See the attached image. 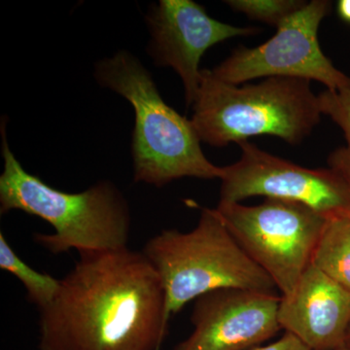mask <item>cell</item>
I'll return each mask as SVG.
<instances>
[{
	"instance_id": "obj_2",
	"label": "cell",
	"mask_w": 350,
	"mask_h": 350,
	"mask_svg": "<svg viewBox=\"0 0 350 350\" xmlns=\"http://www.w3.org/2000/svg\"><path fill=\"white\" fill-rule=\"evenodd\" d=\"M5 133L2 122L4 170L0 175V213L17 209L49 223L55 232H38L34 241L52 254L129 247L130 206L114 183L100 181L75 194L51 187L22 167L9 147Z\"/></svg>"
},
{
	"instance_id": "obj_5",
	"label": "cell",
	"mask_w": 350,
	"mask_h": 350,
	"mask_svg": "<svg viewBox=\"0 0 350 350\" xmlns=\"http://www.w3.org/2000/svg\"><path fill=\"white\" fill-rule=\"evenodd\" d=\"M142 253L160 276L169 320L189 301L214 290L275 293V282L244 252L215 208L202 209L192 231L163 230Z\"/></svg>"
},
{
	"instance_id": "obj_9",
	"label": "cell",
	"mask_w": 350,
	"mask_h": 350,
	"mask_svg": "<svg viewBox=\"0 0 350 350\" xmlns=\"http://www.w3.org/2000/svg\"><path fill=\"white\" fill-rule=\"evenodd\" d=\"M151 33L148 53L156 66L172 68L181 78L187 107L194 105L209 48L228 39L256 36L261 29L234 27L213 19L192 0H161L147 15Z\"/></svg>"
},
{
	"instance_id": "obj_10",
	"label": "cell",
	"mask_w": 350,
	"mask_h": 350,
	"mask_svg": "<svg viewBox=\"0 0 350 350\" xmlns=\"http://www.w3.org/2000/svg\"><path fill=\"white\" fill-rule=\"evenodd\" d=\"M282 296L251 290H214L196 299L194 331L174 350H250L282 330Z\"/></svg>"
},
{
	"instance_id": "obj_7",
	"label": "cell",
	"mask_w": 350,
	"mask_h": 350,
	"mask_svg": "<svg viewBox=\"0 0 350 350\" xmlns=\"http://www.w3.org/2000/svg\"><path fill=\"white\" fill-rule=\"evenodd\" d=\"M328 0H312L295 13L275 36L255 48L239 47L211 69L214 77L232 85L258 78H295L317 81L327 91L349 84L350 77L336 68L320 47L319 29L331 12Z\"/></svg>"
},
{
	"instance_id": "obj_8",
	"label": "cell",
	"mask_w": 350,
	"mask_h": 350,
	"mask_svg": "<svg viewBox=\"0 0 350 350\" xmlns=\"http://www.w3.org/2000/svg\"><path fill=\"white\" fill-rule=\"evenodd\" d=\"M239 145L238 162L223 167L219 202L262 196L299 202L327 219L350 217V186L330 167L308 169L250 142Z\"/></svg>"
},
{
	"instance_id": "obj_19",
	"label": "cell",
	"mask_w": 350,
	"mask_h": 350,
	"mask_svg": "<svg viewBox=\"0 0 350 350\" xmlns=\"http://www.w3.org/2000/svg\"><path fill=\"white\" fill-rule=\"evenodd\" d=\"M338 350H350L349 349H347V347H340V349H338Z\"/></svg>"
},
{
	"instance_id": "obj_13",
	"label": "cell",
	"mask_w": 350,
	"mask_h": 350,
	"mask_svg": "<svg viewBox=\"0 0 350 350\" xmlns=\"http://www.w3.org/2000/svg\"><path fill=\"white\" fill-rule=\"evenodd\" d=\"M0 269L15 275L23 283L27 300L38 306L39 310L52 301L61 282V280L39 273L23 261L2 232H0Z\"/></svg>"
},
{
	"instance_id": "obj_15",
	"label": "cell",
	"mask_w": 350,
	"mask_h": 350,
	"mask_svg": "<svg viewBox=\"0 0 350 350\" xmlns=\"http://www.w3.org/2000/svg\"><path fill=\"white\" fill-rule=\"evenodd\" d=\"M225 3L251 20L278 29L308 2L303 0H228Z\"/></svg>"
},
{
	"instance_id": "obj_6",
	"label": "cell",
	"mask_w": 350,
	"mask_h": 350,
	"mask_svg": "<svg viewBox=\"0 0 350 350\" xmlns=\"http://www.w3.org/2000/svg\"><path fill=\"white\" fill-rule=\"evenodd\" d=\"M215 209L237 243L273 280L282 296L293 293L312 264L328 219L299 202L276 199L251 206L219 202Z\"/></svg>"
},
{
	"instance_id": "obj_16",
	"label": "cell",
	"mask_w": 350,
	"mask_h": 350,
	"mask_svg": "<svg viewBox=\"0 0 350 350\" xmlns=\"http://www.w3.org/2000/svg\"><path fill=\"white\" fill-rule=\"evenodd\" d=\"M250 350H310L305 344L301 342L298 338L292 334L285 332L280 340L273 344L265 345V347H253Z\"/></svg>"
},
{
	"instance_id": "obj_17",
	"label": "cell",
	"mask_w": 350,
	"mask_h": 350,
	"mask_svg": "<svg viewBox=\"0 0 350 350\" xmlns=\"http://www.w3.org/2000/svg\"><path fill=\"white\" fill-rule=\"evenodd\" d=\"M338 17L350 24V0H340L337 4Z\"/></svg>"
},
{
	"instance_id": "obj_18",
	"label": "cell",
	"mask_w": 350,
	"mask_h": 350,
	"mask_svg": "<svg viewBox=\"0 0 350 350\" xmlns=\"http://www.w3.org/2000/svg\"><path fill=\"white\" fill-rule=\"evenodd\" d=\"M345 347L350 349V323L347 328V335H345Z\"/></svg>"
},
{
	"instance_id": "obj_12",
	"label": "cell",
	"mask_w": 350,
	"mask_h": 350,
	"mask_svg": "<svg viewBox=\"0 0 350 350\" xmlns=\"http://www.w3.org/2000/svg\"><path fill=\"white\" fill-rule=\"evenodd\" d=\"M312 265L350 292V217L327 220Z\"/></svg>"
},
{
	"instance_id": "obj_11",
	"label": "cell",
	"mask_w": 350,
	"mask_h": 350,
	"mask_svg": "<svg viewBox=\"0 0 350 350\" xmlns=\"http://www.w3.org/2000/svg\"><path fill=\"white\" fill-rule=\"evenodd\" d=\"M278 319L310 350H338L350 323V292L310 264L293 293L282 296Z\"/></svg>"
},
{
	"instance_id": "obj_3",
	"label": "cell",
	"mask_w": 350,
	"mask_h": 350,
	"mask_svg": "<svg viewBox=\"0 0 350 350\" xmlns=\"http://www.w3.org/2000/svg\"><path fill=\"white\" fill-rule=\"evenodd\" d=\"M94 76L98 84L121 94L135 109L131 150L135 182L160 188L183 177L221 179L223 167L204 156L192 120L163 101L137 57L119 51L96 64Z\"/></svg>"
},
{
	"instance_id": "obj_4",
	"label": "cell",
	"mask_w": 350,
	"mask_h": 350,
	"mask_svg": "<svg viewBox=\"0 0 350 350\" xmlns=\"http://www.w3.org/2000/svg\"><path fill=\"white\" fill-rule=\"evenodd\" d=\"M192 123L200 142L214 147L273 135L300 144L321 119L319 96L310 82L266 78L255 84H229L202 69Z\"/></svg>"
},
{
	"instance_id": "obj_14",
	"label": "cell",
	"mask_w": 350,
	"mask_h": 350,
	"mask_svg": "<svg viewBox=\"0 0 350 350\" xmlns=\"http://www.w3.org/2000/svg\"><path fill=\"white\" fill-rule=\"evenodd\" d=\"M322 114L330 117L344 131L345 146L332 152L328 165L350 186V82L338 91H324L319 94Z\"/></svg>"
},
{
	"instance_id": "obj_1",
	"label": "cell",
	"mask_w": 350,
	"mask_h": 350,
	"mask_svg": "<svg viewBox=\"0 0 350 350\" xmlns=\"http://www.w3.org/2000/svg\"><path fill=\"white\" fill-rule=\"evenodd\" d=\"M40 312L39 350H161L162 282L142 251L80 253Z\"/></svg>"
}]
</instances>
